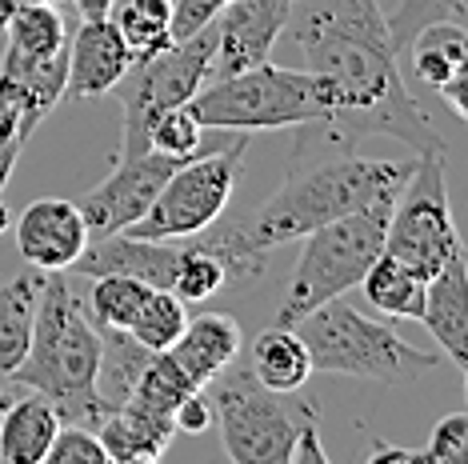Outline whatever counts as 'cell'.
Returning <instances> with one entry per match:
<instances>
[{"mask_svg":"<svg viewBox=\"0 0 468 464\" xmlns=\"http://www.w3.org/2000/svg\"><path fill=\"white\" fill-rule=\"evenodd\" d=\"M284 33L308 72L328 84L333 112L313 124L336 144L356 149L365 136H388L412 153L444 149L436 124L404 89L400 52L392 48L380 0H292Z\"/></svg>","mask_w":468,"mask_h":464,"instance_id":"cell-1","label":"cell"},{"mask_svg":"<svg viewBox=\"0 0 468 464\" xmlns=\"http://www.w3.org/2000/svg\"><path fill=\"white\" fill-rule=\"evenodd\" d=\"M296 129L301 132H296L292 161L281 188L257 213L240 216L244 237L264 252L289 245V240H301L313 228L356 213V208L397 200L412 164H417V153L404 156V161L360 156L356 149L328 141V132H321L313 121L296 124Z\"/></svg>","mask_w":468,"mask_h":464,"instance_id":"cell-2","label":"cell"},{"mask_svg":"<svg viewBox=\"0 0 468 464\" xmlns=\"http://www.w3.org/2000/svg\"><path fill=\"white\" fill-rule=\"evenodd\" d=\"M97 368H101L97 324L84 312V301L69 289V280L60 272H48L37 301L28 353L13 368L8 381L45 396L57 408L60 425H80L97 432L112 413V405L97 388Z\"/></svg>","mask_w":468,"mask_h":464,"instance_id":"cell-3","label":"cell"},{"mask_svg":"<svg viewBox=\"0 0 468 464\" xmlns=\"http://www.w3.org/2000/svg\"><path fill=\"white\" fill-rule=\"evenodd\" d=\"M292 329L308 348L313 373L404 385L444 368L441 353H424V348L409 344L392 324L356 312L353 304H345L340 297L324 301L321 309L301 316Z\"/></svg>","mask_w":468,"mask_h":464,"instance_id":"cell-4","label":"cell"},{"mask_svg":"<svg viewBox=\"0 0 468 464\" xmlns=\"http://www.w3.org/2000/svg\"><path fill=\"white\" fill-rule=\"evenodd\" d=\"M212 132H261V129H296L308 121H328L333 97L328 84L308 69H281L261 60L252 69L200 84V92L185 104Z\"/></svg>","mask_w":468,"mask_h":464,"instance_id":"cell-5","label":"cell"},{"mask_svg":"<svg viewBox=\"0 0 468 464\" xmlns=\"http://www.w3.org/2000/svg\"><path fill=\"white\" fill-rule=\"evenodd\" d=\"M388 208H392V200H380V205L356 208V213L328 220V225L301 237L304 248L296 257L289 289H284L281 304H276L272 324L292 329L301 316L321 309L324 301L345 297L348 289H356L365 280V272L372 269V260L385 252Z\"/></svg>","mask_w":468,"mask_h":464,"instance_id":"cell-6","label":"cell"},{"mask_svg":"<svg viewBox=\"0 0 468 464\" xmlns=\"http://www.w3.org/2000/svg\"><path fill=\"white\" fill-rule=\"evenodd\" d=\"M212 52H217V33L205 25L200 33L173 40L168 48L153 57H136L129 72L112 84L121 100V149L116 161H133L148 153V132L168 109H180L200 92V84L212 77Z\"/></svg>","mask_w":468,"mask_h":464,"instance_id":"cell-7","label":"cell"},{"mask_svg":"<svg viewBox=\"0 0 468 464\" xmlns=\"http://www.w3.org/2000/svg\"><path fill=\"white\" fill-rule=\"evenodd\" d=\"M5 57H0V100L13 104L20 121L37 129L65 97L69 37L57 5H16L5 20Z\"/></svg>","mask_w":468,"mask_h":464,"instance_id":"cell-8","label":"cell"},{"mask_svg":"<svg viewBox=\"0 0 468 464\" xmlns=\"http://www.w3.org/2000/svg\"><path fill=\"white\" fill-rule=\"evenodd\" d=\"M244 156H249V132L244 136L232 132L220 149H208V153L193 156V161H185L165 181V188L156 193L153 205H148V213L121 232L148 237V240L197 237L200 228H208L212 220L229 208Z\"/></svg>","mask_w":468,"mask_h":464,"instance_id":"cell-9","label":"cell"},{"mask_svg":"<svg viewBox=\"0 0 468 464\" xmlns=\"http://www.w3.org/2000/svg\"><path fill=\"white\" fill-rule=\"evenodd\" d=\"M456 248L464 245L452 220L449 185H444V149L417 153L409 181L388 208L385 252L404 269H412L420 280H429Z\"/></svg>","mask_w":468,"mask_h":464,"instance_id":"cell-10","label":"cell"},{"mask_svg":"<svg viewBox=\"0 0 468 464\" xmlns=\"http://www.w3.org/2000/svg\"><path fill=\"white\" fill-rule=\"evenodd\" d=\"M205 396L212 405V420L220 425L229 460L237 464H289L292 440L301 428V417L281 400V393L264 388L252 368H220L205 385Z\"/></svg>","mask_w":468,"mask_h":464,"instance_id":"cell-11","label":"cell"},{"mask_svg":"<svg viewBox=\"0 0 468 464\" xmlns=\"http://www.w3.org/2000/svg\"><path fill=\"white\" fill-rule=\"evenodd\" d=\"M180 164H185L180 156H168L156 149L133 156V161H116L112 176H104L97 188H89L77 200L84 225H89V237H109V232H121L133 220H141Z\"/></svg>","mask_w":468,"mask_h":464,"instance_id":"cell-12","label":"cell"},{"mask_svg":"<svg viewBox=\"0 0 468 464\" xmlns=\"http://www.w3.org/2000/svg\"><path fill=\"white\" fill-rule=\"evenodd\" d=\"M289 5L292 0H229L212 20V33H217L212 72L229 77V72L269 60L272 45L289 25Z\"/></svg>","mask_w":468,"mask_h":464,"instance_id":"cell-13","label":"cell"},{"mask_svg":"<svg viewBox=\"0 0 468 464\" xmlns=\"http://www.w3.org/2000/svg\"><path fill=\"white\" fill-rule=\"evenodd\" d=\"M16 252L25 265H33L40 272H69L77 265V257L89 245V225H84L77 200H60L45 196L20 213L13 225Z\"/></svg>","mask_w":468,"mask_h":464,"instance_id":"cell-14","label":"cell"},{"mask_svg":"<svg viewBox=\"0 0 468 464\" xmlns=\"http://www.w3.org/2000/svg\"><path fill=\"white\" fill-rule=\"evenodd\" d=\"M180 245L168 240H148L133 237V232H109V237H89V245L77 257V272L84 277H133L148 284V289H173V272H176Z\"/></svg>","mask_w":468,"mask_h":464,"instance_id":"cell-15","label":"cell"},{"mask_svg":"<svg viewBox=\"0 0 468 464\" xmlns=\"http://www.w3.org/2000/svg\"><path fill=\"white\" fill-rule=\"evenodd\" d=\"M136 60V52L124 45L121 28L112 16L101 20H80L77 37L69 45V80L65 92H72L77 100H92V97H109L112 84L129 72Z\"/></svg>","mask_w":468,"mask_h":464,"instance_id":"cell-16","label":"cell"},{"mask_svg":"<svg viewBox=\"0 0 468 464\" xmlns=\"http://www.w3.org/2000/svg\"><path fill=\"white\" fill-rule=\"evenodd\" d=\"M424 329L436 336L452 368H468V260L464 248H456L441 265L436 277L424 280Z\"/></svg>","mask_w":468,"mask_h":464,"instance_id":"cell-17","label":"cell"},{"mask_svg":"<svg viewBox=\"0 0 468 464\" xmlns=\"http://www.w3.org/2000/svg\"><path fill=\"white\" fill-rule=\"evenodd\" d=\"M240 324L229 312H200L197 321L185 324V332L165 348L168 361L188 376L197 388H205L220 368H229L240 353Z\"/></svg>","mask_w":468,"mask_h":464,"instance_id":"cell-18","label":"cell"},{"mask_svg":"<svg viewBox=\"0 0 468 464\" xmlns=\"http://www.w3.org/2000/svg\"><path fill=\"white\" fill-rule=\"evenodd\" d=\"M104 457L116 464H148L161 460L168 445L176 437V420L156 408H144L136 400H124L121 408H112L109 420L97 428Z\"/></svg>","mask_w":468,"mask_h":464,"instance_id":"cell-19","label":"cell"},{"mask_svg":"<svg viewBox=\"0 0 468 464\" xmlns=\"http://www.w3.org/2000/svg\"><path fill=\"white\" fill-rule=\"evenodd\" d=\"M57 428H60V417L45 396L33 393V388L16 393L13 405L5 408V420H0V460L5 464H45Z\"/></svg>","mask_w":468,"mask_h":464,"instance_id":"cell-20","label":"cell"},{"mask_svg":"<svg viewBox=\"0 0 468 464\" xmlns=\"http://www.w3.org/2000/svg\"><path fill=\"white\" fill-rule=\"evenodd\" d=\"M45 277L48 272L28 265V272H13L0 280V376H13V368L25 361Z\"/></svg>","mask_w":468,"mask_h":464,"instance_id":"cell-21","label":"cell"},{"mask_svg":"<svg viewBox=\"0 0 468 464\" xmlns=\"http://www.w3.org/2000/svg\"><path fill=\"white\" fill-rule=\"evenodd\" d=\"M252 376L281 396L301 393L308 385V376H313V361H308V348L301 336H296V329L269 324V329L252 341Z\"/></svg>","mask_w":468,"mask_h":464,"instance_id":"cell-22","label":"cell"},{"mask_svg":"<svg viewBox=\"0 0 468 464\" xmlns=\"http://www.w3.org/2000/svg\"><path fill=\"white\" fill-rule=\"evenodd\" d=\"M409 69L412 77L424 80L429 89H441L444 80L461 77L468 57V33L461 20H432L409 40Z\"/></svg>","mask_w":468,"mask_h":464,"instance_id":"cell-23","label":"cell"},{"mask_svg":"<svg viewBox=\"0 0 468 464\" xmlns=\"http://www.w3.org/2000/svg\"><path fill=\"white\" fill-rule=\"evenodd\" d=\"M101 332V368H97V388L112 408H121L133 396L141 373L153 361V353L136 341L129 329H97Z\"/></svg>","mask_w":468,"mask_h":464,"instance_id":"cell-24","label":"cell"},{"mask_svg":"<svg viewBox=\"0 0 468 464\" xmlns=\"http://www.w3.org/2000/svg\"><path fill=\"white\" fill-rule=\"evenodd\" d=\"M365 297L377 312L397 316V321H420L424 309V280L412 269H404L400 260H392L388 252H380L365 272Z\"/></svg>","mask_w":468,"mask_h":464,"instance_id":"cell-25","label":"cell"},{"mask_svg":"<svg viewBox=\"0 0 468 464\" xmlns=\"http://www.w3.org/2000/svg\"><path fill=\"white\" fill-rule=\"evenodd\" d=\"M112 20L136 57H153L173 45V0H129Z\"/></svg>","mask_w":468,"mask_h":464,"instance_id":"cell-26","label":"cell"},{"mask_svg":"<svg viewBox=\"0 0 468 464\" xmlns=\"http://www.w3.org/2000/svg\"><path fill=\"white\" fill-rule=\"evenodd\" d=\"M185 324H188L185 301H180L173 289H148V297L141 301V309H136L129 332L148 353H165V348L185 332Z\"/></svg>","mask_w":468,"mask_h":464,"instance_id":"cell-27","label":"cell"},{"mask_svg":"<svg viewBox=\"0 0 468 464\" xmlns=\"http://www.w3.org/2000/svg\"><path fill=\"white\" fill-rule=\"evenodd\" d=\"M97 284H92L89 292V304H84V312L92 316V324L97 329H129L136 309H141V301L148 297V284L133 280V277H116V272H109V277H92Z\"/></svg>","mask_w":468,"mask_h":464,"instance_id":"cell-28","label":"cell"},{"mask_svg":"<svg viewBox=\"0 0 468 464\" xmlns=\"http://www.w3.org/2000/svg\"><path fill=\"white\" fill-rule=\"evenodd\" d=\"M229 277L220 269V260L205 252L193 240H180V257H176V272H173V292L185 304H200L208 301L217 289H225Z\"/></svg>","mask_w":468,"mask_h":464,"instance_id":"cell-29","label":"cell"},{"mask_svg":"<svg viewBox=\"0 0 468 464\" xmlns=\"http://www.w3.org/2000/svg\"><path fill=\"white\" fill-rule=\"evenodd\" d=\"M148 149L180 156V161H193V156L208 153L205 149V129H200V121L185 109V104H180V109H168L161 121L153 124V132H148ZM212 149H220V144H212Z\"/></svg>","mask_w":468,"mask_h":464,"instance_id":"cell-30","label":"cell"},{"mask_svg":"<svg viewBox=\"0 0 468 464\" xmlns=\"http://www.w3.org/2000/svg\"><path fill=\"white\" fill-rule=\"evenodd\" d=\"M385 20H388L392 48L404 52L409 40L417 37L424 25H432V20H461L464 25V0H404L397 8V16H385Z\"/></svg>","mask_w":468,"mask_h":464,"instance_id":"cell-31","label":"cell"},{"mask_svg":"<svg viewBox=\"0 0 468 464\" xmlns=\"http://www.w3.org/2000/svg\"><path fill=\"white\" fill-rule=\"evenodd\" d=\"M104 460L109 457H104L101 437L80 425H60L45 457V464H104Z\"/></svg>","mask_w":468,"mask_h":464,"instance_id":"cell-32","label":"cell"},{"mask_svg":"<svg viewBox=\"0 0 468 464\" xmlns=\"http://www.w3.org/2000/svg\"><path fill=\"white\" fill-rule=\"evenodd\" d=\"M420 457L424 464H461L468 457V413H452L436 420Z\"/></svg>","mask_w":468,"mask_h":464,"instance_id":"cell-33","label":"cell"},{"mask_svg":"<svg viewBox=\"0 0 468 464\" xmlns=\"http://www.w3.org/2000/svg\"><path fill=\"white\" fill-rule=\"evenodd\" d=\"M28 136H33V129L20 121V112L13 104H5V109H0V193L13 181V168L20 161V149H25Z\"/></svg>","mask_w":468,"mask_h":464,"instance_id":"cell-34","label":"cell"},{"mask_svg":"<svg viewBox=\"0 0 468 464\" xmlns=\"http://www.w3.org/2000/svg\"><path fill=\"white\" fill-rule=\"evenodd\" d=\"M225 5L229 0H173V28H168V33H173V40L193 37L205 25H212Z\"/></svg>","mask_w":468,"mask_h":464,"instance_id":"cell-35","label":"cell"},{"mask_svg":"<svg viewBox=\"0 0 468 464\" xmlns=\"http://www.w3.org/2000/svg\"><path fill=\"white\" fill-rule=\"evenodd\" d=\"M173 420H176V432H188V437H200V432H208L212 428V405H208L205 388H197V393H188L185 400H180Z\"/></svg>","mask_w":468,"mask_h":464,"instance_id":"cell-36","label":"cell"},{"mask_svg":"<svg viewBox=\"0 0 468 464\" xmlns=\"http://www.w3.org/2000/svg\"><path fill=\"white\" fill-rule=\"evenodd\" d=\"M292 460H296V464H304V460L324 464V460H328V452L321 448V432H316L313 417H304V420H301V428H296V440H292Z\"/></svg>","mask_w":468,"mask_h":464,"instance_id":"cell-37","label":"cell"},{"mask_svg":"<svg viewBox=\"0 0 468 464\" xmlns=\"http://www.w3.org/2000/svg\"><path fill=\"white\" fill-rule=\"evenodd\" d=\"M464 84H468V72H461V77H452V80H444L441 89V97L449 100V109L456 112V116H468V100H464Z\"/></svg>","mask_w":468,"mask_h":464,"instance_id":"cell-38","label":"cell"},{"mask_svg":"<svg viewBox=\"0 0 468 464\" xmlns=\"http://www.w3.org/2000/svg\"><path fill=\"white\" fill-rule=\"evenodd\" d=\"M388 460H397V464H424L420 448H397V445H377V448H372V464H388Z\"/></svg>","mask_w":468,"mask_h":464,"instance_id":"cell-39","label":"cell"},{"mask_svg":"<svg viewBox=\"0 0 468 464\" xmlns=\"http://www.w3.org/2000/svg\"><path fill=\"white\" fill-rule=\"evenodd\" d=\"M112 5H116V0H77L80 20H101V16H112Z\"/></svg>","mask_w":468,"mask_h":464,"instance_id":"cell-40","label":"cell"},{"mask_svg":"<svg viewBox=\"0 0 468 464\" xmlns=\"http://www.w3.org/2000/svg\"><path fill=\"white\" fill-rule=\"evenodd\" d=\"M20 393V385L16 381H8V376H0V420H5V408L13 405V396Z\"/></svg>","mask_w":468,"mask_h":464,"instance_id":"cell-41","label":"cell"},{"mask_svg":"<svg viewBox=\"0 0 468 464\" xmlns=\"http://www.w3.org/2000/svg\"><path fill=\"white\" fill-rule=\"evenodd\" d=\"M13 8H16V5H13V0H0V33H5V20H8V16H13Z\"/></svg>","mask_w":468,"mask_h":464,"instance_id":"cell-42","label":"cell"},{"mask_svg":"<svg viewBox=\"0 0 468 464\" xmlns=\"http://www.w3.org/2000/svg\"><path fill=\"white\" fill-rule=\"evenodd\" d=\"M8 225H13V220H8V208H5V205H0V232H5Z\"/></svg>","mask_w":468,"mask_h":464,"instance_id":"cell-43","label":"cell"},{"mask_svg":"<svg viewBox=\"0 0 468 464\" xmlns=\"http://www.w3.org/2000/svg\"><path fill=\"white\" fill-rule=\"evenodd\" d=\"M13 5H57V0H13Z\"/></svg>","mask_w":468,"mask_h":464,"instance_id":"cell-44","label":"cell"},{"mask_svg":"<svg viewBox=\"0 0 468 464\" xmlns=\"http://www.w3.org/2000/svg\"><path fill=\"white\" fill-rule=\"evenodd\" d=\"M0 109H5V100H0Z\"/></svg>","mask_w":468,"mask_h":464,"instance_id":"cell-45","label":"cell"}]
</instances>
